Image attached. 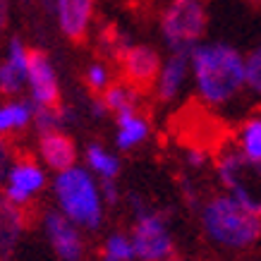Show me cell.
Here are the masks:
<instances>
[{"label":"cell","instance_id":"1","mask_svg":"<svg viewBox=\"0 0 261 261\" xmlns=\"http://www.w3.org/2000/svg\"><path fill=\"white\" fill-rule=\"evenodd\" d=\"M190 65L197 96L206 106H225L247 87V58L228 43L194 46Z\"/></svg>","mask_w":261,"mask_h":261},{"label":"cell","instance_id":"2","mask_svg":"<svg viewBox=\"0 0 261 261\" xmlns=\"http://www.w3.org/2000/svg\"><path fill=\"white\" fill-rule=\"evenodd\" d=\"M53 201L84 232H96L106 221V201L101 194V180L87 166H72L56 173L50 180Z\"/></svg>","mask_w":261,"mask_h":261},{"label":"cell","instance_id":"3","mask_svg":"<svg viewBox=\"0 0 261 261\" xmlns=\"http://www.w3.org/2000/svg\"><path fill=\"white\" fill-rule=\"evenodd\" d=\"M199 218L206 238L225 249H247L261 238V216L232 194L208 197L201 204Z\"/></svg>","mask_w":261,"mask_h":261},{"label":"cell","instance_id":"4","mask_svg":"<svg viewBox=\"0 0 261 261\" xmlns=\"http://www.w3.org/2000/svg\"><path fill=\"white\" fill-rule=\"evenodd\" d=\"M208 27L206 0H170L161 15V36L168 50L190 53L201 43Z\"/></svg>","mask_w":261,"mask_h":261},{"label":"cell","instance_id":"5","mask_svg":"<svg viewBox=\"0 0 261 261\" xmlns=\"http://www.w3.org/2000/svg\"><path fill=\"white\" fill-rule=\"evenodd\" d=\"M216 173L228 194L261 216V163L247 161L240 149H223L216 159Z\"/></svg>","mask_w":261,"mask_h":261},{"label":"cell","instance_id":"6","mask_svg":"<svg viewBox=\"0 0 261 261\" xmlns=\"http://www.w3.org/2000/svg\"><path fill=\"white\" fill-rule=\"evenodd\" d=\"M135 225H132V247L137 261H161L173 254V235L168 228V218L156 208L142 204L139 197H132Z\"/></svg>","mask_w":261,"mask_h":261},{"label":"cell","instance_id":"7","mask_svg":"<svg viewBox=\"0 0 261 261\" xmlns=\"http://www.w3.org/2000/svg\"><path fill=\"white\" fill-rule=\"evenodd\" d=\"M46 166L32 156H17L3 182V199L17 208H29L48 190Z\"/></svg>","mask_w":261,"mask_h":261},{"label":"cell","instance_id":"8","mask_svg":"<svg viewBox=\"0 0 261 261\" xmlns=\"http://www.w3.org/2000/svg\"><path fill=\"white\" fill-rule=\"evenodd\" d=\"M41 232L58 261H84L87 259V238L80 225L60 214L56 206L41 211Z\"/></svg>","mask_w":261,"mask_h":261},{"label":"cell","instance_id":"9","mask_svg":"<svg viewBox=\"0 0 261 261\" xmlns=\"http://www.w3.org/2000/svg\"><path fill=\"white\" fill-rule=\"evenodd\" d=\"M27 89L39 108H56L63 103L60 80H58L56 65L46 50L29 48V67H27Z\"/></svg>","mask_w":261,"mask_h":261},{"label":"cell","instance_id":"10","mask_svg":"<svg viewBox=\"0 0 261 261\" xmlns=\"http://www.w3.org/2000/svg\"><path fill=\"white\" fill-rule=\"evenodd\" d=\"M118 65H120L122 80L144 94V91L153 89L163 60H161V53L156 48L144 46V43H132V46H127L120 53Z\"/></svg>","mask_w":261,"mask_h":261},{"label":"cell","instance_id":"11","mask_svg":"<svg viewBox=\"0 0 261 261\" xmlns=\"http://www.w3.org/2000/svg\"><path fill=\"white\" fill-rule=\"evenodd\" d=\"M96 15V0H53V17L58 29L70 43H84L89 39Z\"/></svg>","mask_w":261,"mask_h":261},{"label":"cell","instance_id":"12","mask_svg":"<svg viewBox=\"0 0 261 261\" xmlns=\"http://www.w3.org/2000/svg\"><path fill=\"white\" fill-rule=\"evenodd\" d=\"M27 67H29V48L19 36H10L5 56L0 60V96H19L27 89Z\"/></svg>","mask_w":261,"mask_h":261},{"label":"cell","instance_id":"13","mask_svg":"<svg viewBox=\"0 0 261 261\" xmlns=\"http://www.w3.org/2000/svg\"><path fill=\"white\" fill-rule=\"evenodd\" d=\"M36 151H39L41 163L50 168L53 173L77 166V144L63 129L41 132L39 139H36Z\"/></svg>","mask_w":261,"mask_h":261},{"label":"cell","instance_id":"14","mask_svg":"<svg viewBox=\"0 0 261 261\" xmlns=\"http://www.w3.org/2000/svg\"><path fill=\"white\" fill-rule=\"evenodd\" d=\"M190 53H185V50H173V53L163 60L161 72H159V80L153 84L156 98H159L161 103H170L180 96L185 82H187V77L192 74Z\"/></svg>","mask_w":261,"mask_h":261},{"label":"cell","instance_id":"15","mask_svg":"<svg viewBox=\"0 0 261 261\" xmlns=\"http://www.w3.org/2000/svg\"><path fill=\"white\" fill-rule=\"evenodd\" d=\"M36 118V103L32 98H22V96H12L8 101L0 103V137L22 135L34 125Z\"/></svg>","mask_w":261,"mask_h":261},{"label":"cell","instance_id":"16","mask_svg":"<svg viewBox=\"0 0 261 261\" xmlns=\"http://www.w3.org/2000/svg\"><path fill=\"white\" fill-rule=\"evenodd\" d=\"M151 135V122L142 111H127L115 115V146L118 151H132L142 146Z\"/></svg>","mask_w":261,"mask_h":261},{"label":"cell","instance_id":"17","mask_svg":"<svg viewBox=\"0 0 261 261\" xmlns=\"http://www.w3.org/2000/svg\"><path fill=\"white\" fill-rule=\"evenodd\" d=\"M24 230H27L24 208H17L5 201L0 206V261H10L17 254Z\"/></svg>","mask_w":261,"mask_h":261},{"label":"cell","instance_id":"18","mask_svg":"<svg viewBox=\"0 0 261 261\" xmlns=\"http://www.w3.org/2000/svg\"><path fill=\"white\" fill-rule=\"evenodd\" d=\"M84 166L98 177V180H118L122 163L120 156L106 149L101 142H89L84 149Z\"/></svg>","mask_w":261,"mask_h":261},{"label":"cell","instance_id":"19","mask_svg":"<svg viewBox=\"0 0 261 261\" xmlns=\"http://www.w3.org/2000/svg\"><path fill=\"white\" fill-rule=\"evenodd\" d=\"M103 106L108 108V113L120 115L127 111H139V103H142V91L135 89L132 84H127L125 80L113 82L111 87L101 94Z\"/></svg>","mask_w":261,"mask_h":261},{"label":"cell","instance_id":"20","mask_svg":"<svg viewBox=\"0 0 261 261\" xmlns=\"http://www.w3.org/2000/svg\"><path fill=\"white\" fill-rule=\"evenodd\" d=\"M238 149L247 161L261 163V115H254L240 125Z\"/></svg>","mask_w":261,"mask_h":261},{"label":"cell","instance_id":"21","mask_svg":"<svg viewBox=\"0 0 261 261\" xmlns=\"http://www.w3.org/2000/svg\"><path fill=\"white\" fill-rule=\"evenodd\" d=\"M101 259L103 261H137L132 238L127 232H120V230L111 232L101 245Z\"/></svg>","mask_w":261,"mask_h":261},{"label":"cell","instance_id":"22","mask_svg":"<svg viewBox=\"0 0 261 261\" xmlns=\"http://www.w3.org/2000/svg\"><path fill=\"white\" fill-rule=\"evenodd\" d=\"M111 84H113L111 65L103 63V60H91L87 65V70H84V87L94 96H101Z\"/></svg>","mask_w":261,"mask_h":261},{"label":"cell","instance_id":"23","mask_svg":"<svg viewBox=\"0 0 261 261\" xmlns=\"http://www.w3.org/2000/svg\"><path fill=\"white\" fill-rule=\"evenodd\" d=\"M247 89L261 96V43L247 56Z\"/></svg>","mask_w":261,"mask_h":261},{"label":"cell","instance_id":"24","mask_svg":"<svg viewBox=\"0 0 261 261\" xmlns=\"http://www.w3.org/2000/svg\"><path fill=\"white\" fill-rule=\"evenodd\" d=\"M17 159L15 153V146L10 139L5 137H0V187H3V182H5V175H8L10 166H12V161Z\"/></svg>","mask_w":261,"mask_h":261},{"label":"cell","instance_id":"25","mask_svg":"<svg viewBox=\"0 0 261 261\" xmlns=\"http://www.w3.org/2000/svg\"><path fill=\"white\" fill-rule=\"evenodd\" d=\"M101 194H103V201L106 206H115L120 199V192H118V185L115 180H101Z\"/></svg>","mask_w":261,"mask_h":261},{"label":"cell","instance_id":"26","mask_svg":"<svg viewBox=\"0 0 261 261\" xmlns=\"http://www.w3.org/2000/svg\"><path fill=\"white\" fill-rule=\"evenodd\" d=\"M10 24V0H0V34L8 29Z\"/></svg>","mask_w":261,"mask_h":261},{"label":"cell","instance_id":"27","mask_svg":"<svg viewBox=\"0 0 261 261\" xmlns=\"http://www.w3.org/2000/svg\"><path fill=\"white\" fill-rule=\"evenodd\" d=\"M161 261H182V259H177V256H173V254H170V256H166V259H161Z\"/></svg>","mask_w":261,"mask_h":261},{"label":"cell","instance_id":"28","mask_svg":"<svg viewBox=\"0 0 261 261\" xmlns=\"http://www.w3.org/2000/svg\"><path fill=\"white\" fill-rule=\"evenodd\" d=\"M24 5H27V8H29V5H34V0H22Z\"/></svg>","mask_w":261,"mask_h":261},{"label":"cell","instance_id":"29","mask_svg":"<svg viewBox=\"0 0 261 261\" xmlns=\"http://www.w3.org/2000/svg\"><path fill=\"white\" fill-rule=\"evenodd\" d=\"M249 3H261V0H249Z\"/></svg>","mask_w":261,"mask_h":261}]
</instances>
